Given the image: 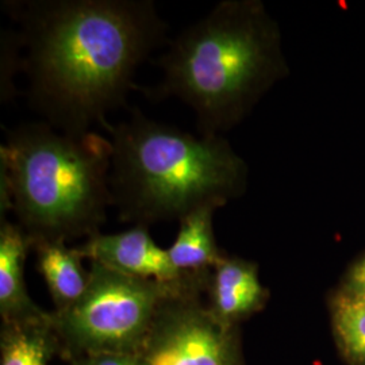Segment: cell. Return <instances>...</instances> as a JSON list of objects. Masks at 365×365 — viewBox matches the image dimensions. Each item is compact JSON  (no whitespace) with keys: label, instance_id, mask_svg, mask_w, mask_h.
<instances>
[{"label":"cell","instance_id":"8","mask_svg":"<svg viewBox=\"0 0 365 365\" xmlns=\"http://www.w3.org/2000/svg\"><path fill=\"white\" fill-rule=\"evenodd\" d=\"M267 299L257 265L238 257H223L214 268L211 282V312L222 322L233 321L260 309Z\"/></svg>","mask_w":365,"mask_h":365},{"label":"cell","instance_id":"12","mask_svg":"<svg viewBox=\"0 0 365 365\" xmlns=\"http://www.w3.org/2000/svg\"><path fill=\"white\" fill-rule=\"evenodd\" d=\"M48 321L43 315L10 322L1 339L0 365H46L51 354Z\"/></svg>","mask_w":365,"mask_h":365},{"label":"cell","instance_id":"9","mask_svg":"<svg viewBox=\"0 0 365 365\" xmlns=\"http://www.w3.org/2000/svg\"><path fill=\"white\" fill-rule=\"evenodd\" d=\"M0 312L10 324L43 314L27 295L24 267L29 240L18 225L0 220Z\"/></svg>","mask_w":365,"mask_h":365},{"label":"cell","instance_id":"4","mask_svg":"<svg viewBox=\"0 0 365 365\" xmlns=\"http://www.w3.org/2000/svg\"><path fill=\"white\" fill-rule=\"evenodd\" d=\"M113 145L87 131L69 134L46 122L9 131L0 148V214L13 211L29 241L98 235L107 209Z\"/></svg>","mask_w":365,"mask_h":365},{"label":"cell","instance_id":"11","mask_svg":"<svg viewBox=\"0 0 365 365\" xmlns=\"http://www.w3.org/2000/svg\"><path fill=\"white\" fill-rule=\"evenodd\" d=\"M37 250V267L46 282L58 312H64L84 294L88 274L81 267L78 248L69 249L64 241L37 240L29 241Z\"/></svg>","mask_w":365,"mask_h":365},{"label":"cell","instance_id":"1","mask_svg":"<svg viewBox=\"0 0 365 365\" xmlns=\"http://www.w3.org/2000/svg\"><path fill=\"white\" fill-rule=\"evenodd\" d=\"M4 9L19 27L29 103L69 134L107 123L140 90L138 66L167 41L152 0H10Z\"/></svg>","mask_w":365,"mask_h":365},{"label":"cell","instance_id":"5","mask_svg":"<svg viewBox=\"0 0 365 365\" xmlns=\"http://www.w3.org/2000/svg\"><path fill=\"white\" fill-rule=\"evenodd\" d=\"M199 284L200 279L168 286L92 261L84 294L71 307L58 312L53 322L69 344L90 356L137 354L161 306L170 297Z\"/></svg>","mask_w":365,"mask_h":365},{"label":"cell","instance_id":"13","mask_svg":"<svg viewBox=\"0 0 365 365\" xmlns=\"http://www.w3.org/2000/svg\"><path fill=\"white\" fill-rule=\"evenodd\" d=\"M333 325L345 357L365 365V298L339 294L333 303Z\"/></svg>","mask_w":365,"mask_h":365},{"label":"cell","instance_id":"14","mask_svg":"<svg viewBox=\"0 0 365 365\" xmlns=\"http://www.w3.org/2000/svg\"><path fill=\"white\" fill-rule=\"evenodd\" d=\"M339 294L352 298H365V256L356 261L348 271Z\"/></svg>","mask_w":365,"mask_h":365},{"label":"cell","instance_id":"3","mask_svg":"<svg viewBox=\"0 0 365 365\" xmlns=\"http://www.w3.org/2000/svg\"><path fill=\"white\" fill-rule=\"evenodd\" d=\"M103 128L113 145V206L123 222L180 220L202 206L223 207L247 191V163L222 135H194L137 108Z\"/></svg>","mask_w":365,"mask_h":365},{"label":"cell","instance_id":"6","mask_svg":"<svg viewBox=\"0 0 365 365\" xmlns=\"http://www.w3.org/2000/svg\"><path fill=\"white\" fill-rule=\"evenodd\" d=\"M195 289L167 300L137 356L144 365H235L229 325L195 300Z\"/></svg>","mask_w":365,"mask_h":365},{"label":"cell","instance_id":"15","mask_svg":"<svg viewBox=\"0 0 365 365\" xmlns=\"http://www.w3.org/2000/svg\"><path fill=\"white\" fill-rule=\"evenodd\" d=\"M84 365H144L137 354L130 353H107L88 356Z\"/></svg>","mask_w":365,"mask_h":365},{"label":"cell","instance_id":"7","mask_svg":"<svg viewBox=\"0 0 365 365\" xmlns=\"http://www.w3.org/2000/svg\"><path fill=\"white\" fill-rule=\"evenodd\" d=\"M78 250L83 257L119 272L168 286H182L203 277L180 272L170 261L168 250L158 248L148 226L143 225L117 235H92Z\"/></svg>","mask_w":365,"mask_h":365},{"label":"cell","instance_id":"2","mask_svg":"<svg viewBox=\"0 0 365 365\" xmlns=\"http://www.w3.org/2000/svg\"><path fill=\"white\" fill-rule=\"evenodd\" d=\"M153 101L178 98L202 135L230 130L288 73L277 24L259 0H222L168 41Z\"/></svg>","mask_w":365,"mask_h":365},{"label":"cell","instance_id":"10","mask_svg":"<svg viewBox=\"0 0 365 365\" xmlns=\"http://www.w3.org/2000/svg\"><path fill=\"white\" fill-rule=\"evenodd\" d=\"M218 209L221 207L217 205L202 206L179 220V233L168 255L182 274H205L225 257L217 245L212 226L214 212Z\"/></svg>","mask_w":365,"mask_h":365}]
</instances>
